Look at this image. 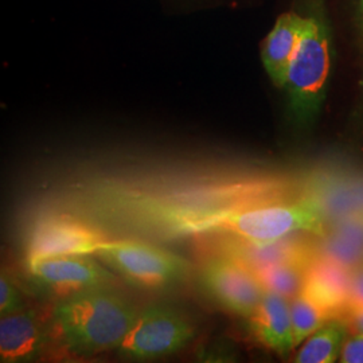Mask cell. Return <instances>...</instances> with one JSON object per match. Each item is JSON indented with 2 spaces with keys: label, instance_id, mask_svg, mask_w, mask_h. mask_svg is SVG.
Segmentation results:
<instances>
[{
  "label": "cell",
  "instance_id": "6da1fadb",
  "mask_svg": "<svg viewBox=\"0 0 363 363\" xmlns=\"http://www.w3.org/2000/svg\"><path fill=\"white\" fill-rule=\"evenodd\" d=\"M139 313L113 286H108L61 298L52 315L69 350L78 355H96L117 350Z\"/></svg>",
  "mask_w": 363,
  "mask_h": 363
},
{
  "label": "cell",
  "instance_id": "7a4b0ae2",
  "mask_svg": "<svg viewBox=\"0 0 363 363\" xmlns=\"http://www.w3.org/2000/svg\"><path fill=\"white\" fill-rule=\"evenodd\" d=\"M325 228L323 208L307 194L296 201L272 199L220 213L208 223V233L228 234L249 242L265 244L298 232L323 233Z\"/></svg>",
  "mask_w": 363,
  "mask_h": 363
},
{
  "label": "cell",
  "instance_id": "3957f363",
  "mask_svg": "<svg viewBox=\"0 0 363 363\" xmlns=\"http://www.w3.org/2000/svg\"><path fill=\"white\" fill-rule=\"evenodd\" d=\"M331 72V43L325 23L307 18L286 72V88L295 118L308 124L319 115Z\"/></svg>",
  "mask_w": 363,
  "mask_h": 363
},
{
  "label": "cell",
  "instance_id": "277c9868",
  "mask_svg": "<svg viewBox=\"0 0 363 363\" xmlns=\"http://www.w3.org/2000/svg\"><path fill=\"white\" fill-rule=\"evenodd\" d=\"M132 286L163 289L184 281L191 272L187 259L169 250L132 240H105L96 255Z\"/></svg>",
  "mask_w": 363,
  "mask_h": 363
},
{
  "label": "cell",
  "instance_id": "5b68a950",
  "mask_svg": "<svg viewBox=\"0 0 363 363\" xmlns=\"http://www.w3.org/2000/svg\"><path fill=\"white\" fill-rule=\"evenodd\" d=\"M194 337V327L174 308L154 304L139 313L128 335L117 349L135 361L155 359L181 350Z\"/></svg>",
  "mask_w": 363,
  "mask_h": 363
},
{
  "label": "cell",
  "instance_id": "8992f818",
  "mask_svg": "<svg viewBox=\"0 0 363 363\" xmlns=\"http://www.w3.org/2000/svg\"><path fill=\"white\" fill-rule=\"evenodd\" d=\"M201 286L223 310L249 318L265 294L259 277L240 259L217 253L210 256L199 273Z\"/></svg>",
  "mask_w": 363,
  "mask_h": 363
},
{
  "label": "cell",
  "instance_id": "52a82bcc",
  "mask_svg": "<svg viewBox=\"0 0 363 363\" xmlns=\"http://www.w3.org/2000/svg\"><path fill=\"white\" fill-rule=\"evenodd\" d=\"M105 235L84 220L70 216H48L37 220L28 233L26 264L57 256H91Z\"/></svg>",
  "mask_w": 363,
  "mask_h": 363
},
{
  "label": "cell",
  "instance_id": "ba28073f",
  "mask_svg": "<svg viewBox=\"0 0 363 363\" xmlns=\"http://www.w3.org/2000/svg\"><path fill=\"white\" fill-rule=\"evenodd\" d=\"M28 272L49 292L65 298L78 292L115 286L116 277L89 256H57L27 264Z\"/></svg>",
  "mask_w": 363,
  "mask_h": 363
},
{
  "label": "cell",
  "instance_id": "9c48e42d",
  "mask_svg": "<svg viewBox=\"0 0 363 363\" xmlns=\"http://www.w3.org/2000/svg\"><path fill=\"white\" fill-rule=\"evenodd\" d=\"M218 249L220 255L240 259L253 272L284 262L311 264L312 259H315L313 240L300 235L296 237L295 233L265 244H255L228 235L226 241L220 244Z\"/></svg>",
  "mask_w": 363,
  "mask_h": 363
},
{
  "label": "cell",
  "instance_id": "30bf717a",
  "mask_svg": "<svg viewBox=\"0 0 363 363\" xmlns=\"http://www.w3.org/2000/svg\"><path fill=\"white\" fill-rule=\"evenodd\" d=\"M48 334L33 311L15 312L0 320V361L31 362L38 359L46 346Z\"/></svg>",
  "mask_w": 363,
  "mask_h": 363
},
{
  "label": "cell",
  "instance_id": "8fae6325",
  "mask_svg": "<svg viewBox=\"0 0 363 363\" xmlns=\"http://www.w3.org/2000/svg\"><path fill=\"white\" fill-rule=\"evenodd\" d=\"M247 319L252 335L262 346L281 357L295 347L289 303L284 296L265 291L259 307Z\"/></svg>",
  "mask_w": 363,
  "mask_h": 363
},
{
  "label": "cell",
  "instance_id": "7c38bea8",
  "mask_svg": "<svg viewBox=\"0 0 363 363\" xmlns=\"http://www.w3.org/2000/svg\"><path fill=\"white\" fill-rule=\"evenodd\" d=\"M315 256L349 271L363 265V214H352L328 223L325 232L313 235Z\"/></svg>",
  "mask_w": 363,
  "mask_h": 363
},
{
  "label": "cell",
  "instance_id": "4fadbf2b",
  "mask_svg": "<svg viewBox=\"0 0 363 363\" xmlns=\"http://www.w3.org/2000/svg\"><path fill=\"white\" fill-rule=\"evenodd\" d=\"M351 271L328 259H312L303 291L318 303L331 318H343L349 308V288Z\"/></svg>",
  "mask_w": 363,
  "mask_h": 363
},
{
  "label": "cell",
  "instance_id": "5bb4252c",
  "mask_svg": "<svg viewBox=\"0 0 363 363\" xmlns=\"http://www.w3.org/2000/svg\"><path fill=\"white\" fill-rule=\"evenodd\" d=\"M306 23L307 18H301L298 13H283L262 42L261 60L268 76L277 88H284L288 66Z\"/></svg>",
  "mask_w": 363,
  "mask_h": 363
},
{
  "label": "cell",
  "instance_id": "9a60e30c",
  "mask_svg": "<svg viewBox=\"0 0 363 363\" xmlns=\"http://www.w3.org/2000/svg\"><path fill=\"white\" fill-rule=\"evenodd\" d=\"M349 333L343 318H334L307 339L294 358L298 363H331L337 361Z\"/></svg>",
  "mask_w": 363,
  "mask_h": 363
},
{
  "label": "cell",
  "instance_id": "2e32d148",
  "mask_svg": "<svg viewBox=\"0 0 363 363\" xmlns=\"http://www.w3.org/2000/svg\"><path fill=\"white\" fill-rule=\"evenodd\" d=\"M310 264L284 262L255 271L265 291L294 298L303 291Z\"/></svg>",
  "mask_w": 363,
  "mask_h": 363
},
{
  "label": "cell",
  "instance_id": "e0dca14e",
  "mask_svg": "<svg viewBox=\"0 0 363 363\" xmlns=\"http://www.w3.org/2000/svg\"><path fill=\"white\" fill-rule=\"evenodd\" d=\"M289 310L295 347L333 319L328 312L311 298H308L304 292H300L295 298H291Z\"/></svg>",
  "mask_w": 363,
  "mask_h": 363
},
{
  "label": "cell",
  "instance_id": "ac0fdd59",
  "mask_svg": "<svg viewBox=\"0 0 363 363\" xmlns=\"http://www.w3.org/2000/svg\"><path fill=\"white\" fill-rule=\"evenodd\" d=\"M23 301L18 292V289L13 286L11 280L6 276V273H1L0 277V313L1 316L11 315L15 312L22 311Z\"/></svg>",
  "mask_w": 363,
  "mask_h": 363
},
{
  "label": "cell",
  "instance_id": "d6986e66",
  "mask_svg": "<svg viewBox=\"0 0 363 363\" xmlns=\"http://www.w3.org/2000/svg\"><path fill=\"white\" fill-rule=\"evenodd\" d=\"M340 362L363 363V335L354 334L346 337L340 351Z\"/></svg>",
  "mask_w": 363,
  "mask_h": 363
},
{
  "label": "cell",
  "instance_id": "ffe728a7",
  "mask_svg": "<svg viewBox=\"0 0 363 363\" xmlns=\"http://www.w3.org/2000/svg\"><path fill=\"white\" fill-rule=\"evenodd\" d=\"M354 306H363V265L352 269L350 273L349 308Z\"/></svg>",
  "mask_w": 363,
  "mask_h": 363
},
{
  "label": "cell",
  "instance_id": "44dd1931",
  "mask_svg": "<svg viewBox=\"0 0 363 363\" xmlns=\"http://www.w3.org/2000/svg\"><path fill=\"white\" fill-rule=\"evenodd\" d=\"M343 319L349 325V330L354 334L363 335V306H354L347 308V311L343 315Z\"/></svg>",
  "mask_w": 363,
  "mask_h": 363
},
{
  "label": "cell",
  "instance_id": "7402d4cb",
  "mask_svg": "<svg viewBox=\"0 0 363 363\" xmlns=\"http://www.w3.org/2000/svg\"><path fill=\"white\" fill-rule=\"evenodd\" d=\"M358 15H359V23L363 30V0H359V9H358Z\"/></svg>",
  "mask_w": 363,
  "mask_h": 363
}]
</instances>
